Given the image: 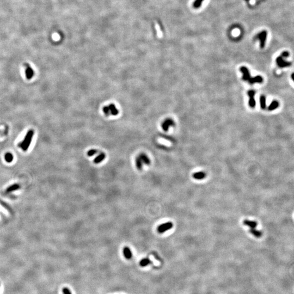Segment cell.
I'll return each instance as SVG.
<instances>
[{
  "instance_id": "6da1fadb",
  "label": "cell",
  "mask_w": 294,
  "mask_h": 294,
  "mask_svg": "<svg viewBox=\"0 0 294 294\" xmlns=\"http://www.w3.org/2000/svg\"><path fill=\"white\" fill-rule=\"evenodd\" d=\"M34 135V131L33 130H29L23 140L19 144V147L21 148L23 151H26L28 149L32 140Z\"/></svg>"
},
{
  "instance_id": "7a4b0ae2",
  "label": "cell",
  "mask_w": 294,
  "mask_h": 294,
  "mask_svg": "<svg viewBox=\"0 0 294 294\" xmlns=\"http://www.w3.org/2000/svg\"><path fill=\"white\" fill-rule=\"evenodd\" d=\"M104 113L106 116H117L119 113V110L117 108L116 105L113 104H110L107 106H104L102 108Z\"/></svg>"
},
{
  "instance_id": "3957f363",
  "label": "cell",
  "mask_w": 294,
  "mask_h": 294,
  "mask_svg": "<svg viewBox=\"0 0 294 294\" xmlns=\"http://www.w3.org/2000/svg\"><path fill=\"white\" fill-rule=\"evenodd\" d=\"M173 224L171 222H168L165 223L161 224L157 228V230L158 233H164L168 230H170L173 228Z\"/></svg>"
},
{
  "instance_id": "277c9868",
  "label": "cell",
  "mask_w": 294,
  "mask_h": 294,
  "mask_svg": "<svg viewBox=\"0 0 294 294\" xmlns=\"http://www.w3.org/2000/svg\"><path fill=\"white\" fill-rule=\"evenodd\" d=\"M267 34V32L265 30H264V31L261 32L260 33H259L257 35L258 38L259 39V40H260V45L261 48H264V47H265V42H266V40Z\"/></svg>"
},
{
  "instance_id": "5b68a950",
  "label": "cell",
  "mask_w": 294,
  "mask_h": 294,
  "mask_svg": "<svg viewBox=\"0 0 294 294\" xmlns=\"http://www.w3.org/2000/svg\"><path fill=\"white\" fill-rule=\"evenodd\" d=\"M174 125L175 123L173 120H172V119L170 118H168L166 119L165 120H164V122L162 123L161 125V127L163 130H164V131L166 132L169 130V128H170V126H174Z\"/></svg>"
},
{
  "instance_id": "8992f818",
  "label": "cell",
  "mask_w": 294,
  "mask_h": 294,
  "mask_svg": "<svg viewBox=\"0 0 294 294\" xmlns=\"http://www.w3.org/2000/svg\"><path fill=\"white\" fill-rule=\"evenodd\" d=\"M276 63H277L278 66L280 68H284L287 67H289L291 64V63L289 62H286L284 60L283 57L281 56L278 57L276 58Z\"/></svg>"
},
{
  "instance_id": "52a82bcc",
  "label": "cell",
  "mask_w": 294,
  "mask_h": 294,
  "mask_svg": "<svg viewBox=\"0 0 294 294\" xmlns=\"http://www.w3.org/2000/svg\"><path fill=\"white\" fill-rule=\"evenodd\" d=\"M248 95L249 98V106L252 107V108H254V107L255 106L256 104L255 99L254 98V95H255V92L253 90H249L248 92Z\"/></svg>"
},
{
  "instance_id": "ba28073f",
  "label": "cell",
  "mask_w": 294,
  "mask_h": 294,
  "mask_svg": "<svg viewBox=\"0 0 294 294\" xmlns=\"http://www.w3.org/2000/svg\"><path fill=\"white\" fill-rule=\"evenodd\" d=\"M240 70L243 73L242 80L244 81H248V80L251 78V76H250V74L248 69L245 67H242L240 68Z\"/></svg>"
},
{
  "instance_id": "9c48e42d",
  "label": "cell",
  "mask_w": 294,
  "mask_h": 294,
  "mask_svg": "<svg viewBox=\"0 0 294 294\" xmlns=\"http://www.w3.org/2000/svg\"><path fill=\"white\" fill-rule=\"evenodd\" d=\"M25 66L26 68L25 71L26 76V78L28 80H31V79L32 78V77L34 76V71L33 69L31 68V67L29 66V64H26Z\"/></svg>"
},
{
  "instance_id": "30bf717a",
  "label": "cell",
  "mask_w": 294,
  "mask_h": 294,
  "mask_svg": "<svg viewBox=\"0 0 294 294\" xmlns=\"http://www.w3.org/2000/svg\"><path fill=\"white\" fill-rule=\"evenodd\" d=\"M139 158H140V159L141 160V161L143 163V164H146L147 165H149L151 163L150 160L149 159V158H148V156L146 154L144 153H142L138 155Z\"/></svg>"
},
{
  "instance_id": "8fae6325",
  "label": "cell",
  "mask_w": 294,
  "mask_h": 294,
  "mask_svg": "<svg viewBox=\"0 0 294 294\" xmlns=\"http://www.w3.org/2000/svg\"><path fill=\"white\" fill-rule=\"evenodd\" d=\"M123 254H124L125 258L127 259H130L132 258V254L130 248L127 247H124L123 248Z\"/></svg>"
},
{
  "instance_id": "7c38bea8",
  "label": "cell",
  "mask_w": 294,
  "mask_h": 294,
  "mask_svg": "<svg viewBox=\"0 0 294 294\" xmlns=\"http://www.w3.org/2000/svg\"><path fill=\"white\" fill-rule=\"evenodd\" d=\"M263 79L262 78V77L260 76H257L254 77H251L250 78L249 80H248V82H249L250 84H254V83H255L256 82L258 83H261L263 82Z\"/></svg>"
},
{
  "instance_id": "4fadbf2b",
  "label": "cell",
  "mask_w": 294,
  "mask_h": 294,
  "mask_svg": "<svg viewBox=\"0 0 294 294\" xmlns=\"http://www.w3.org/2000/svg\"><path fill=\"white\" fill-rule=\"evenodd\" d=\"M243 223L245 226H248V227H250L251 228H255L258 224L257 222L253 221V220H244Z\"/></svg>"
},
{
  "instance_id": "5bb4252c",
  "label": "cell",
  "mask_w": 294,
  "mask_h": 294,
  "mask_svg": "<svg viewBox=\"0 0 294 294\" xmlns=\"http://www.w3.org/2000/svg\"><path fill=\"white\" fill-rule=\"evenodd\" d=\"M192 176L196 180H202L205 177L206 174L203 172H199L194 173Z\"/></svg>"
},
{
  "instance_id": "9a60e30c",
  "label": "cell",
  "mask_w": 294,
  "mask_h": 294,
  "mask_svg": "<svg viewBox=\"0 0 294 294\" xmlns=\"http://www.w3.org/2000/svg\"><path fill=\"white\" fill-rule=\"evenodd\" d=\"M106 155L104 153H101L98 156H97L94 160V162L96 164H98L102 161L105 158Z\"/></svg>"
},
{
  "instance_id": "2e32d148",
  "label": "cell",
  "mask_w": 294,
  "mask_h": 294,
  "mask_svg": "<svg viewBox=\"0 0 294 294\" xmlns=\"http://www.w3.org/2000/svg\"><path fill=\"white\" fill-rule=\"evenodd\" d=\"M155 27L156 33H157V35H158V38H162L163 36V33L162 32L159 23H157V22H155Z\"/></svg>"
},
{
  "instance_id": "e0dca14e",
  "label": "cell",
  "mask_w": 294,
  "mask_h": 294,
  "mask_svg": "<svg viewBox=\"0 0 294 294\" xmlns=\"http://www.w3.org/2000/svg\"><path fill=\"white\" fill-rule=\"evenodd\" d=\"M150 264H152V261L148 258H144V259L141 260L140 263V266L142 267L147 266H148Z\"/></svg>"
},
{
  "instance_id": "ac0fdd59",
  "label": "cell",
  "mask_w": 294,
  "mask_h": 294,
  "mask_svg": "<svg viewBox=\"0 0 294 294\" xmlns=\"http://www.w3.org/2000/svg\"><path fill=\"white\" fill-rule=\"evenodd\" d=\"M249 232L250 233H251L253 235H254L257 237H260L262 236L261 232L259 231V230L255 229V228H251V229L249 230Z\"/></svg>"
},
{
  "instance_id": "d6986e66",
  "label": "cell",
  "mask_w": 294,
  "mask_h": 294,
  "mask_svg": "<svg viewBox=\"0 0 294 294\" xmlns=\"http://www.w3.org/2000/svg\"><path fill=\"white\" fill-rule=\"evenodd\" d=\"M279 106V103L278 101H273L271 103V104L270 105V106L268 107V110L269 111H272L275 110L276 108H277Z\"/></svg>"
},
{
  "instance_id": "ffe728a7",
  "label": "cell",
  "mask_w": 294,
  "mask_h": 294,
  "mask_svg": "<svg viewBox=\"0 0 294 294\" xmlns=\"http://www.w3.org/2000/svg\"><path fill=\"white\" fill-rule=\"evenodd\" d=\"M136 166L137 168L138 169V170H142V168H143V163L141 161V160L140 159V158H139V156H137V158H136Z\"/></svg>"
},
{
  "instance_id": "44dd1931",
  "label": "cell",
  "mask_w": 294,
  "mask_h": 294,
  "mask_svg": "<svg viewBox=\"0 0 294 294\" xmlns=\"http://www.w3.org/2000/svg\"><path fill=\"white\" fill-rule=\"evenodd\" d=\"M19 188H20V186L18 184H14L13 185L9 186V187L7 189L6 191L8 192V193H9V192H11L17 190V189H19Z\"/></svg>"
},
{
  "instance_id": "7402d4cb",
  "label": "cell",
  "mask_w": 294,
  "mask_h": 294,
  "mask_svg": "<svg viewBox=\"0 0 294 294\" xmlns=\"http://www.w3.org/2000/svg\"><path fill=\"white\" fill-rule=\"evenodd\" d=\"M5 158L6 161V162H8V163L11 162L13 160V156L11 153H8L6 154L5 156Z\"/></svg>"
},
{
  "instance_id": "603a6c76",
  "label": "cell",
  "mask_w": 294,
  "mask_h": 294,
  "mask_svg": "<svg viewBox=\"0 0 294 294\" xmlns=\"http://www.w3.org/2000/svg\"><path fill=\"white\" fill-rule=\"evenodd\" d=\"M260 106L261 108L264 109L266 107V98L264 95H261L260 98Z\"/></svg>"
},
{
  "instance_id": "cb8c5ba5",
  "label": "cell",
  "mask_w": 294,
  "mask_h": 294,
  "mask_svg": "<svg viewBox=\"0 0 294 294\" xmlns=\"http://www.w3.org/2000/svg\"><path fill=\"white\" fill-rule=\"evenodd\" d=\"M204 0H195V1L193 3V7L194 8H199L201 6L202 3Z\"/></svg>"
},
{
  "instance_id": "d4e9b609",
  "label": "cell",
  "mask_w": 294,
  "mask_h": 294,
  "mask_svg": "<svg viewBox=\"0 0 294 294\" xmlns=\"http://www.w3.org/2000/svg\"><path fill=\"white\" fill-rule=\"evenodd\" d=\"M97 153H98V150L96 149H91L90 150H89L88 153H87V155L88 156H92L93 155H94L96 154H97Z\"/></svg>"
},
{
  "instance_id": "484cf974",
  "label": "cell",
  "mask_w": 294,
  "mask_h": 294,
  "mask_svg": "<svg viewBox=\"0 0 294 294\" xmlns=\"http://www.w3.org/2000/svg\"><path fill=\"white\" fill-rule=\"evenodd\" d=\"M62 291H63V293L64 294H72L70 290H69L68 288H63L62 290Z\"/></svg>"
},
{
  "instance_id": "4316f807",
  "label": "cell",
  "mask_w": 294,
  "mask_h": 294,
  "mask_svg": "<svg viewBox=\"0 0 294 294\" xmlns=\"http://www.w3.org/2000/svg\"><path fill=\"white\" fill-rule=\"evenodd\" d=\"M289 56V53L288 51H284V52L282 53L281 56L283 57V58H285V57H288Z\"/></svg>"
},
{
  "instance_id": "83f0119b",
  "label": "cell",
  "mask_w": 294,
  "mask_h": 294,
  "mask_svg": "<svg viewBox=\"0 0 294 294\" xmlns=\"http://www.w3.org/2000/svg\"><path fill=\"white\" fill-rule=\"evenodd\" d=\"M294 73L292 74V75H291V79L293 80H294Z\"/></svg>"
}]
</instances>
